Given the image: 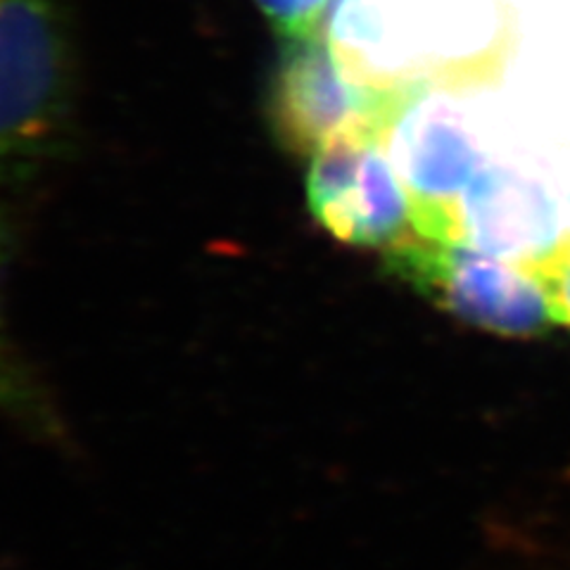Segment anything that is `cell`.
Masks as SVG:
<instances>
[{"mask_svg":"<svg viewBox=\"0 0 570 570\" xmlns=\"http://www.w3.org/2000/svg\"><path fill=\"white\" fill-rule=\"evenodd\" d=\"M515 266L538 283L551 324L570 328V236L559 238L544 255Z\"/></svg>","mask_w":570,"mask_h":570,"instance_id":"7","label":"cell"},{"mask_svg":"<svg viewBox=\"0 0 570 570\" xmlns=\"http://www.w3.org/2000/svg\"><path fill=\"white\" fill-rule=\"evenodd\" d=\"M466 243L523 264L557 245L559 214L544 188L507 169H480L461 198Z\"/></svg>","mask_w":570,"mask_h":570,"instance_id":"6","label":"cell"},{"mask_svg":"<svg viewBox=\"0 0 570 570\" xmlns=\"http://www.w3.org/2000/svg\"><path fill=\"white\" fill-rule=\"evenodd\" d=\"M6 247H8L6 226H3V219H0V262H3V257H6Z\"/></svg>","mask_w":570,"mask_h":570,"instance_id":"10","label":"cell"},{"mask_svg":"<svg viewBox=\"0 0 570 570\" xmlns=\"http://www.w3.org/2000/svg\"><path fill=\"white\" fill-rule=\"evenodd\" d=\"M397 174L412 205V228L440 243H466L461 198L483 169L459 119L419 96L395 127Z\"/></svg>","mask_w":570,"mask_h":570,"instance_id":"5","label":"cell"},{"mask_svg":"<svg viewBox=\"0 0 570 570\" xmlns=\"http://www.w3.org/2000/svg\"><path fill=\"white\" fill-rule=\"evenodd\" d=\"M307 203L335 238L360 247H392L412 228V205L400 174L366 140H333L312 157Z\"/></svg>","mask_w":570,"mask_h":570,"instance_id":"4","label":"cell"},{"mask_svg":"<svg viewBox=\"0 0 570 570\" xmlns=\"http://www.w3.org/2000/svg\"><path fill=\"white\" fill-rule=\"evenodd\" d=\"M416 88L350 77L331 43L316 33L291 41L274 88V117L288 146L316 153L333 140L381 142L392 134Z\"/></svg>","mask_w":570,"mask_h":570,"instance_id":"2","label":"cell"},{"mask_svg":"<svg viewBox=\"0 0 570 570\" xmlns=\"http://www.w3.org/2000/svg\"><path fill=\"white\" fill-rule=\"evenodd\" d=\"M283 39L299 41L321 33L331 0H255Z\"/></svg>","mask_w":570,"mask_h":570,"instance_id":"9","label":"cell"},{"mask_svg":"<svg viewBox=\"0 0 570 570\" xmlns=\"http://www.w3.org/2000/svg\"><path fill=\"white\" fill-rule=\"evenodd\" d=\"M392 272L463 324L507 337L544 335V297L521 266L469 243H440L406 234L385 249Z\"/></svg>","mask_w":570,"mask_h":570,"instance_id":"3","label":"cell"},{"mask_svg":"<svg viewBox=\"0 0 570 570\" xmlns=\"http://www.w3.org/2000/svg\"><path fill=\"white\" fill-rule=\"evenodd\" d=\"M41 404L39 392H36L33 383L24 376V371L10 352L3 321H0V409H8V412L39 423V428H46L50 419L43 414Z\"/></svg>","mask_w":570,"mask_h":570,"instance_id":"8","label":"cell"},{"mask_svg":"<svg viewBox=\"0 0 570 570\" xmlns=\"http://www.w3.org/2000/svg\"><path fill=\"white\" fill-rule=\"evenodd\" d=\"M69 86L60 0H0V169L22 174L58 150Z\"/></svg>","mask_w":570,"mask_h":570,"instance_id":"1","label":"cell"}]
</instances>
